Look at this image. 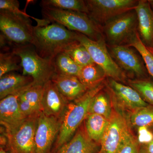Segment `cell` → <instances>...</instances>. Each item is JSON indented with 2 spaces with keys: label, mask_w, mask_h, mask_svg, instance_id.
I'll list each match as a JSON object with an SVG mask.
<instances>
[{
  "label": "cell",
  "mask_w": 153,
  "mask_h": 153,
  "mask_svg": "<svg viewBox=\"0 0 153 153\" xmlns=\"http://www.w3.org/2000/svg\"><path fill=\"white\" fill-rule=\"evenodd\" d=\"M77 33L68 30L57 23L49 25L45 20L34 27L33 45L38 55L53 60L59 53L77 41Z\"/></svg>",
  "instance_id": "cell-1"
},
{
  "label": "cell",
  "mask_w": 153,
  "mask_h": 153,
  "mask_svg": "<svg viewBox=\"0 0 153 153\" xmlns=\"http://www.w3.org/2000/svg\"><path fill=\"white\" fill-rule=\"evenodd\" d=\"M104 87L103 82L88 90L79 98L68 102L60 119V130L55 149L52 153L71 139L76 130L87 117L91 100Z\"/></svg>",
  "instance_id": "cell-2"
},
{
  "label": "cell",
  "mask_w": 153,
  "mask_h": 153,
  "mask_svg": "<svg viewBox=\"0 0 153 153\" xmlns=\"http://www.w3.org/2000/svg\"><path fill=\"white\" fill-rule=\"evenodd\" d=\"M42 16L48 23H57L68 30L85 35L93 41L104 38L101 28L85 13L42 8Z\"/></svg>",
  "instance_id": "cell-3"
},
{
  "label": "cell",
  "mask_w": 153,
  "mask_h": 153,
  "mask_svg": "<svg viewBox=\"0 0 153 153\" xmlns=\"http://www.w3.org/2000/svg\"><path fill=\"white\" fill-rule=\"evenodd\" d=\"M10 52L21 59L22 74L32 77L35 84L45 85L56 74L53 60L41 57L32 44L14 47Z\"/></svg>",
  "instance_id": "cell-4"
},
{
  "label": "cell",
  "mask_w": 153,
  "mask_h": 153,
  "mask_svg": "<svg viewBox=\"0 0 153 153\" xmlns=\"http://www.w3.org/2000/svg\"><path fill=\"white\" fill-rule=\"evenodd\" d=\"M29 15L0 10L1 34L14 47L33 45L34 26Z\"/></svg>",
  "instance_id": "cell-5"
},
{
  "label": "cell",
  "mask_w": 153,
  "mask_h": 153,
  "mask_svg": "<svg viewBox=\"0 0 153 153\" xmlns=\"http://www.w3.org/2000/svg\"><path fill=\"white\" fill-rule=\"evenodd\" d=\"M137 16L133 10L111 19L101 28L107 45L116 46L127 45L137 32Z\"/></svg>",
  "instance_id": "cell-6"
},
{
  "label": "cell",
  "mask_w": 153,
  "mask_h": 153,
  "mask_svg": "<svg viewBox=\"0 0 153 153\" xmlns=\"http://www.w3.org/2000/svg\"><path fill=\"white\" fill-rule=\"evenodd\" d=\"M76 40L85 46L94 62L103 69L107 77L120 82L126 81V75L111 56L104 38L93 41L77 33Z\"/></svg>",
  "instance_id": "cell-7"
},
{
  "label": "cell",
  "mask_w": 153,
  "mask_h": 153,
  "mask_svg": "<svg viewBox=\"0 0 153 153\" xmlns=\"http://www.w3.org/2000/svg\"><path fill=\"white\" fill-rule=\"evenodd\" d=\"M87 15L101 27L121 14L134 10L138 0H85Z\"/></svg>",
  "instance_id": "cell-8"
},
{
  "label": "cell",
  "mask_w": 153,
  "mask_h": 153,
  "mask_svg": "<svg viewBox=\"0 0 153 153\" xmlns=\"http://www.w3.org/2000/svg\"><path fill=\"white\" fill-rule=\"evenodd\" d=\"M39 114L27 118L16 129L6 132L7 151L10 153H35V134Z\"/></svg>",
  "instance_id": "cell-9"
},
{
  "label": "cell",
  "mask_w": 153,
  "mask_h": 153,
  "mask_svg": "<svg viewBox=\"0 0 153 153\" xmlns=\"http://www.w3.org/2000/svg\"><path fill=\"white\" fill-rule=\"evenodd\" d=\"M131 134L124 117L118 112H113L100 142L97 153H117Z\"/></svg>",
  "instance_id": "cell-10"
},
{
  "label": "cell",
  "mask_w": 153,
  "mask_h": 153,
  "mask_svg": "<svg viewBox=\"0 0 153 153\" xmlns=\"http://www.w3.org/2000/svg\"><path fill=\"white\" fill-rule=\"evenodd\" d=\"M107 47L113 59L126 74L129 73L138 79L149 78V75L143 58L134 48L126 45Z\"/></svg>",
  "instance_id": "cell-11"
},
{
  "label": "cell",
  "mask_w": 153,
  "mask_h": 153,
  "mask_svg": "<svg viewBox=\"0 0 153 153\" xmlns=\"http://www.w3.org/2000/svg\"><path fill=\"white\" fill-rule=\"evenodd\" d=\"M60 127V119L40 113L35 131V153H52V146Z\"/></svg>",
  "instance_id": "cell-12"
},
{
  "label": "cell",
  "mask_w": 153,
  "mask_h": 153,
  "mask_svg": "<svg viewBox=\"0 0 153 153\" xmlns=\"http://www.w3.org/2000/svg\"><path fill=\"white\" fill-rule=\"evenodd\" d=\"M28 88L1 100L0 123L5 128L6 132L16 129L27 118L24 116L20 110L19 98L20 94Z\"/></svg>",
  "instance_id": "cell-13"
},
{
  "label": "cell",
  "mask_w": 153,
  "mask_h": 153,
  "mask_svg": "<svg viewBox=\"0 0 153 153\" xmlns=\"http://www.w3.org/2000/svg\"><path fill=\"white\" fill-rule=\"evenodd\" d=\"M110 92L120 104L134 111L149 105L133 88L109 78L108 81Z\"/></svg>",
  "instance_id": "cell-14"
},
{
  "label": "cell",
  "mask_w": 153,
  "mask_h": 153,
  "mask_svg": "<svg viewBox=\"0 0 153 153\" xmlns=\"http://www.w3.org/2000/svg\"><path fill=\"white\" fill-rule=\"evenodd\" d=\"M69 102L59 92L52 80H49L44 85L42 101V112L44 114L60 119Z\"/></svg>",
  "instance_id": "cell-15"
},
{
  "label": "cell",
  "mask_w": 153,
  "mask_h": 153,
  "mask_svg": "<svg viewBox=\"0 0 153 153\" xmlns=\"http://www.w3.org/2000/svg\"><path fill=\"white\" fill-rule=\"evenodd\" d=\"M134 10L140 38L147 48H153V10L149 0H138Z\"/></svg>",
  "instance_id": "cell-16"
},
{
  "label": "cell",
  "mask_w": 153,
  "mask_h": 153,
  "mask_svg": "<svg viewBox=\"0 0 153 153\" xmlns=\"http://www.w3.org/2000/svg\"><path fill=\"white\" fill-rule=\"evenodd\" d=\"M44 85L33 84L19 96V108L25 117H29L42 112Z\"/></svg>",
  "instance_id": "cell-17"
},
{
  "label": "cell",
  "mask_w": 153,
  "mask_h": 153,
  "mask_svg": "<svg viewBox=\"0 0 153 153\" xmlns=\"http://www.w3.org/2000/svg\"><path fill=\"white\" fill-rule=\"evenodd\" d=\"M51 80L59 92L69 102L79 98L88 90L77 76L55 74Z\"/></svg>",
  "instance_id": "cell-18"
},
{
  "label": "cell",
  "mask_w": 153,
  "mask_h": 153,
  "mask_svg": "<svg viewBox=\"0 0 153 153\" xmlns=\"http://www.w3.org/2000/svg\"><path fill=\"white\" fill-rule=\"evenodd\" d=\"M35 84L33 78L15 73L10 72L0 77V99L14 94Z\"/></svg>",
  "instance_id": "cell-19"
},
{
  "label": "cell",
  "mask_w": 153,
  "mask_h": 153,
  "mask_svg": "<svg viewBox=\"0 0 153 153\" xmlns=\"http://www.w3.org/2000/svg\"><path fill=\"white\" fill-rule=\"evenodd\" d=\"M97 143L89 138L85 130L79 129L72 138L53 153H96Z\"/></svg>",
  "instance_id": "cell-20"
},
{
  "label": "cell",
  "mask_w": 153,
  "mask_h": 153,
  "mask_svg": "<svg viewBox=\"0 0 153 153\" xmlns=\"http://www.w3.org/2000/svg\"><path fill=\"white\" fill-rule=\"evenodd\" d=\"M106 77L103 69L94 63L81 67L77 76L81 83L88 90L103 83Z\"/></svg>",
  "instance_id": "cell-21"
},
{
  "label": "cell",
  "mask_w": 153,
  "mask_h": 153,
  "mask_svg": "<svg viewBox=\"0 0 153 153\" xmlns=\"http://www.w3.org/2000/svg\"><path fill=\"white\" fill-rule=\"evenodd\" d=\"M85 121V130L89 138L96 143H100L109 120L100 115L89 114Z\"/></svg>",
  "instance_id": "cell-22"
},
{
  "label": "cell",
  "mask_w": 153,
  "mask_h": 153,
  "mask_svg": "<svg viewBox=\"0 0 153 153\" xmlns=\"http://www.w3.org/2000/svg\"><path fill=\"white\" fill-rule=\"evenodd\" d=\"M55 73L68 76H78L81 67L65 52L59 53L53 60Z\"/></svg>",
  "instance_id": "cell-23"
},
{
  "label": "cell",
  "mask_w": 153,
  "mask_h": 153,
  "mask_svg": "<svg viewBox=\"0 0 153 153\" xmlns=\"http://www.w3.org/2000/svg\"><path fill=\"white\" fill-rule=\"evenodd\" d=\"M40 5L42 8L88 13L86 3L83 0H43Z\"/></svg>",
  "instance_id": "cell-24"
},
{
  "label": "cell",
  "mask_w": 153,
  "mask_h": 153,
  "mask_svg": "<svg viewBox=\"0 0 153 153\" xmlns=\"http://www.w3.org/2000/svg\"><path fill=\"white\" fill-rule=\"evenodd\" d=\"M102 90L97 94L91 100L88 114L100 115L109 120L112 114V108L108 94L104 93Z\"/></svg>",
  "instance_id": "cell-25"
},
{
  "label": "cell",
  "mask_w": 153,
  "mask_h": 153,
  "mask_svg": "<svg viewBox=\"0 0 153 153\" xmlns=\"http://www.w3.org/2000/svg\"><path fill=\"white\" fill-rule=\"evenodd\" d=\"M64 52L81 67L94 63L85 46L77 40L69 45Z\"/></svg>",
  "instance_id": "cell-26"
},
{
  "label": "cell",
  "mask_w": 153,
  "mask_h": 153,
  "mask_svg": "<svg viewBox=\"0 0 153 153\" xmlns=\"http://www.w3.org/2000/svg\"><path fill=\"white\" fill-rule=\"evenodd\" d=\"M130 122L137 128L146 127L153 129V105H149L134 111L131 116Z\"/></svg>",
  "instance_id": "cell-27"
},
{
  "label": "cell",
  "mask_w": 153,
  "mask_h": 153,
  "mask_svg": "<svg viewBox=\"0 0 153 153\" xmlns=\"http://www.w3.org/2000/svg\"><path fill=\"white\" fill-rule=\"evenodd\" d=\"M126 46L136 49L143 58L149 76L153 79V55L145 46L137 32Z\"/></svg>",
  "instance_id": "cell-28"
},
{
  "label": "cell",
  "mask_w": 153,
  "mask_h": 153,
  "mask_svg": "<svg viewBox=\"0 0 153 153\" xmlns=\"http://www.w3.org/2000/svg\"><path fill=\"white\" fill-rule=\"evenodd\" d=\"M129 85L137 91L143 99L153 105V82L148 79H131L128 80Z\"/></svg>",
  "instance_id": "cell-29"
},
{
  "label": "cell",
  "mask_w": 153,
  "mask_h": 153,
  "mask_svg": "<svg viewBox=\"0 0 153 153\" xmlns=\"http://www.w3.org/2000/svg\"><path fill=\"white\" fill-rule=\"evenodd\" d=\"M20 57L11 52L0 53V77L12 71L22 68Z\"/></svg>",
  "instance_id": "cell-30"
},
{
  "label": "cell",
  "mask_w": 153,
  "mask_h": 153,
  "mask_svg": "<svg viewBox=\"0 0 153 153\" xmlns=\"http://www.w3.org/2000/svg\"><path fill=\"white\" fill-rule=\"evenodd\" d=\"M140 144L132 135L129 137L117 153H140Z\"/></svg>",
  "instance_id": "cell-31"
},
{
  "label": "cell",
  "mask_w": 153,
  "mask_h": 153,
  "mask_svg": "<svg viewBox=\"0 0 153 153\" xmlns=\"http://www.w3.org/2000/svg\"><path fill=\"white\" fill-rule=\"evenodd\" d=\"M19 7V2L17 0H0V10L8 11L20 15H27L21 11Z\"/></svg>",
  "instance_id": "cell-32"
},
{
  "label": "cell",
  "mask_w": 153,
  "mask_h": 153,
  "mask_svg": "<svg viewBox=\"0 0 153 153\" xmlns=\"http://www.w3.org/2000/svg\"><path fill=\"white\" fill-rule=\"evenodd\" d=\"M137 140L140 145L145 144L153 140V133L150 129L146 127H140L137 128Z\"/></svg>",
  "instance_id": "cell-33"
},
{
  "label": "cell",
  "mask_w": 153,
  "mask_h": 153,
  "mask_svg": "<svg viewBox=\"0 0 153 153\" xmlns=\"http://www.w3.org/2000/svg\"><path fill=\"white\" fill-rule=\"evenodd\" d=\"M140 153H153V140L148 143L140 145Z\"/></svg>",
  "instance_id": "cell-34"
},
{
  "label": "cell",
  "mask_w": 153,
  "mask_h": 153,
  "mask_svg": "<svg viewBox=\"0 0 153 153\" xmlns=\"http://www.w3.org/2000/svg\"><path fill=\"white\" fill-rule=\"evenodd\" d=\"M0 153H10L8 151L6 150L5 149H4L2 147H0Z\"/></svg>",
  "instance_id": "cell-35"
},
{
  "label": "cell",
  "mask_w": 153,
  "mask_h": 153,
  "mask_svg": "<svg viewBox=\"0 0 153 153\" xmlns=\"http://www.w3.org/2000/svg\"><path fill=\"white\" fill-rule=\"evenodd\" d=\"M149 1L150 4L152 9L153 10V0H149Z\"/></svg>",
  "instance_id": "cell-36"
},
{
  "label": "cell",
  "mask_w": 153,
  "mask_h": 153,
  "mask_svg": "<svg viewBox=\"0 0 153 153\" xmlns=\"http://www.w3.org/2000/svg\"><path fill=\"white\" fill-rule=\"evenodd\" d=\"M153 55V48H147Z\"/></svg>",
  "instance_id": "cell-37"
}]
</instances>
